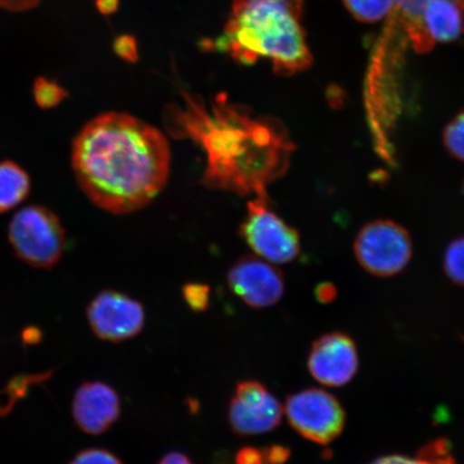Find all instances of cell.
<instances>
[{
  "mask_svg": "<svg viewBox=\"0 0 464 464\" xmlns=\"http://www.w3.org/2000/svg\"><path fill=\"white\" fill-rule=\"evenodd\" d=\"M355 342L343 333L321 336L311 348L307 367L321 384L342 387L350 382L358 371Z\"/></svg>",
  "mask_w": 464,
  "mask_h": 464,
  "instance_id": "11",
  "label": "cell"
},
{
  "mask_svg": "<svg viewBox=\"0 0 464 464\" xmlns=\"http://www.w3.org/2000/svg\"><path fill=\"white\" fill-rule=\"evenodd\" d=\"M371 464H456L449 440L438 439L422 446L413 458L408 456L381 457Z\"/></svg>",
  "mask_w": 464,
  "mask_h": 464,
  "instance_id": "16",
  "label": "cell"
},
{
  "mask_svg": "<svg viewBox=\"0 0 464 464\" xmlns=\"http://www.w3.org/2000/svg\"><path fill=\"white\" fill-rule=\"evenodd\" d=\"M422 22L434 44L456 42L464 36V0H428Z\"/></svg>",
  "mask_w": 464,
  "mask_h": 464,
  "instance_id": "13",
  "label": "cell"
},
{
  "mask_svg": "<svg viewBox=\"0 0 464 464\" xmlns=\"http://www.w3.org/2000/svg\"><path fill=\"white\" fill-rule=\"evenodd\" d=\"M31 188V178L24 168L13 160L0 161V214L22 205Z\"/></svg>",
  "mask_w": 464,
  "mask_h": 464,
  "instance_id": "15",
  "label": "cell"
},
{
  "mask_svg": "<svg viewBox=\"0 0 464 464\" xmlns=\"http://www.w3.org/2000/svg\"><path fill=\"white\" fill-rule=\"evenodd\" d=\"M112 49L121 61L129 63H136L139 61L138 43L132 34H120L114 39Z\"/></svg>",
  "mask_w": 464,
  "mask_h": 464,
  "instance_id": "23",
  "label": "cell"
},
{
  "mask_svg": "<svg viewBox=\"0 0 464 464\" xmlns=\"http://www.w3.org/2000/svg\"><path fill=\"white\" fill-rule=\"evenodd\" d=\"M303 14L304 0H234L223 36L202 45L229 54L242 66L266 58L276 74L292 77L313 63Z\"/></svg>",
  "mask_w": 464,
  "mask_h": 464,
  "instance_id": "3",
  "label": "cell"
},
{
  "mask_svg": "<svg viewBox=\"0 0 464 464\" xmlns=\"http://www.w3.org/2000/svg\"><path fill=\"white\" fill-rule=\"evenodd\" d=\"M118 392L102 382H85L74 393L72 416L85 433L100 435L107 432L121 416Z\"/></svg>",
  "mask_w": 464,
  "mask_h": 464,
  "instance_id": "12",
  "label": "cell"
},
{
  "mask_svg": "<svg viewBox=\"0 0 464 464\" xmlns=\"http://www.w3.org/2000/svg\"><path fill=\"white\" fill-rule=\"evenodd\" d=\"M315 295L318 301L327 304L335 298L336 290L333 284L324 283L316 287Z\"/></svg>",
  "mask_w": 464,
  "mask_h": 464,
  "instance_id": "26",
  "label": "cell"
},
{
  "mask_svg": "<svg viewBox=\"0 0 464 464\" xmlns=\"http://www.w3.org/2000/svg\"><path fill=\"white\" fill-rule=\"evenodd\" d=\"M8 239L17 258L33 268L52 269L63 256L66 231L49 208L31 205L11 218Z\"/></svg>",
  "mask_w": 464,
  "mask_h": 464,
  "instance_id": "4",
  "label": "cell"
},
{
  "mask_svg": "<svg viewBox=\"0 0 464 464\" xmlns=\"http://www.w3.org/2000/svg\"><path fill=\"white\" fill-rule=\"evenodd\" d=\"M40 335H42V334L39 333L38 329H27L24 332V335H23V339H24L26 343L34 344L37 343V342L40 340Z\"/></svg>",
  "mask_w": 464,
  "mask_h": 464,
  "instance_id": "29",
  "label": "cell"
},
{
  "mask_svg": "<svg viewBox=\"0 0 464 464\" xmlns=\"http://www.w3.org/2000/svg\"><path fill=\"white\" fill-rule=\"evenodd\" d=\"M443 143L452 158L464 162V110L445 127Z\"/></svg>",
  "mask_w": 464,
  "mask_h": 464,
  "instance_id": "20",
  "label": "cell"
},
{
  "mask_svg": "<svg viewBox=\"0 0 464 464\" xmlns=\"http://www.w3.org/2000/svg\"><path fill=\"white\" fill-rule=\"evenodd\" d=\"M158 464H194L188 456L181 452L172 451L161 458Z\"/></svg>",
  "mask_w": 464,
  "mask_h": 464,
  "instance_id": "28",
  "label": "cell"
},
{
  "mask_svg": "<svg viewBox=\"0 0 464 464\" xmlns=\"http://www.w3.org/2000/svg\"><path fill=\"white\" fill-rule=\"evenodd\" d=\"M264 450L269 464H284L290 456V450L280 445L268 446Z\"/></svg>",
  "mask_w": 464,
  "mask_h": 464,
  "instance_id": "25",
  "label": "cell"
},
{
  "mask_svg": "<svg viewBox=\"0 0 464 464\" xmlns=\"http://www.w3.org/2000/svg\"><path fill=\"white\" fill-rule=\"evenodd\" d=\"M170 162L164 133L123 112L96 116L72 143V165L80 188L112 214L148 206L166 187Z\"/></svg>",
  "mask_w": 464,
  "mask_h": 464,
  "instance_id": "2",
  "label": "cell"
},
{
  "mask_svg": "<svg viewBox=\"0 0 464 464\" xmlns=\"http://www.w3.org/2000/svg\"><path fill=\"white\" fill-rule=\"evenodd\" d=\"M34 100L42 109H53L68 96V92L53 80L38 78L33 89Z\"/></svg>",
  "mask_w": 464,
  "mask_h": 464,
  "instance_id": "18",
  "label": "cell"
},
{
  "mask_svg": "<svg viewBox=\"0 0 464 464\" xmlns=\"http://www.w3.org/2000/svg\"><path fill=\"white\" fill-rule=\"evenodd\" d=\"M68 464H123V462L107 450L87 449L75 455Z\"/></svg>",
  "mask_w": 464,
  "mask_h": 464,
  "instance_id": "22",
  "label": "cell"
},
{
  "mask_svg": "<svg viewBox=\"0 0 464 464\" xmlns=\"http://www.w3.org/2000/svg\"><path fill=\"white\" fill-rule=\"evenodd\" d=\"M87 318L98 338L120 343L135 338L145 322L143 305L115 290H103L87 306Z\"/></svg>",
  "mask_w": 464,
  "mask_h": 464,
  "instance_id": "9",
  "label": "cell"
},
{
  "mask_svg": "<svg viewBox=\"0 0 464 464\" xmlns=\"http://www.w3.org/2000/svg\"><path fill=\"white\" fill-rule=\"evenodd\" d=\"M393 9L400 24L408 37L416 53H428L433 49L434 44L429 38L423 26L422 14L428 0H394Z\"/></svg>",
  "mask_w": 464,
  "mask_h": 464,
  "instance_id": "14",
  "label": "cell"
},
{
  "mask_svg": "<svg viewBox=\"0 0 464 464\" xmlns=\"http://www.w3.org/2000/svg\"><path fill=\"white\" fill-rule=\"evenodd\" d=\"M240 232L255 255L271 264L292 263L299 256L298 231L271 210L266 190L248 201Z\"/></svg>",
  "mask_w": 464,
  "mask_h": 464,
  "instance_id": "5",
  "label": "cell"
},
{
  "mask_svg": "<svg viewBox=\"0 0 464 464\" xmlns=\"http://www.w3.org/2000/svg\"><path fill=\"white\" fill-rule=\"evenodd\" d=\"M231 292L253 309H266L280 301L285 290L282 272L258 256L241 257L227 275Z\"/></svg>",
  "mask_w": 464,
  "mask_h": 464,
  "instance_id": "10",
  "label": "cell"
},
{
  "mask_svg": "<svg viewBox=\"0 0 464 464\" xmlns=\"http://www.w3.org/2000/svg\"><path fill=\"white\" fill-rule=\"evenodd\" d=\"M285 411L289 425L301 437L328 445L344 430L346 415L339 400L326 391L311 388L289 396Z\"/></svg>",
  "mask_w": 464,
  "mask_h": 464,
  "instance_id": "7",
  "label": "cell"
},
{
  "mask_svg": "<svg viewBox=\"0 0 464 464\" xmlns=\"http://www.w3.org/2000/svg\"><path fill=\"white\" fill-rule=\"evenodd\" d=\"M444 270L452 283L464 287V236L452 241L446 248Z\"/></svg>",
  "mask_w": 464,
  "mask_h": 464,
  "instance_id": "19",
  "label": "cell"
},
{
  "mask_svg": "<svg viewBox=\"0 0 464 464\" xmlns=\"http://www.w3.org/2000/svg\"><path fill=\"white\" fill-rule=\"evenodd\" d=\"M183 103L165 111L168 132L188 139L206 155L201 182L239 196L256 195L286 171L293 143L277 121L218 94L210 104L182 92Z\"/></svg>",
  "mask_w": 464,
  "mask_h": 464,
  "instance_id": "1",
  "label": "cell"
},
{
  "mask_svg": "<svg viewBox=\"0 0 464 464\" xmlns=\"http://www.w3.org/2000/svg\"><path fill=\"white\" fill-rule=\"evenodd\" d=\"M343 3L351 14L362 23L385 20L396 7L394 0H343Z\"/></svg>",
  "mask_w": 464,
  "mask_h": 464,
  "instance_id": "17",
  "label": "cell"
},
{
  "mask_svg": "<svg viewBox=\"0 0 464 464\" xmlns=\"http://www.w3.org/2000/svg\"><path fill=\"white\" fill-rule=\"evenodd\" d=\"M236 464H269L265 450L252 446L237 450L235 457Z\"/></svg>",
  "mask_w": 464,
  "mask_h": 464,
  "instance_id": "24",
  "label": "cell"
},
{
  "mask_svg": "<svg viewBox=\"0 0 464 464\" xmlns=\"http://www.w3.org/2000/svg\"><path fill=\"white\" fill-rule=\"evenodd\" d=\"M96 7L102 15H111L118 11L120 0H96Z\"/></svg>",
  "mask_w": 464,
  "mask_h": 464,
  "instance_id": "27",
  "label": "cell"
},
{
  "mask_svg": "<svg viewBox=\"0 0 464 464\" xmlns=\"http://www.w3.org/2000/svg\"><path fill=\"white\" fill-rule=\"evenodd\" d=\"M183 298L194 312H205L210 304V287L207 284L188 283L182 289Z\"/></svg>",
  "mask_w": 464,
  "mask_h": 464,
  "instance_id": "21",
  "label": "cell"
},
{
  "mask_svg": "<svg viewBox=\"0 0 464 464\" xmlns=\"http://www.w3.org/2000/svg\"><path fill=\"white\" fill-rule=\"evenodd\" d=\"M353 253L370 275L388 277L408 266L413 245L409 231L390 219H376L363 226L353 243Z\"/></svg>",
  "mask_w": 464,
  "mask_h": 464,
  "instance_id": "6",
  "label": "cell"
},
{
  "mask_svg": "<svg viewBox=\"0 0 464 464\" xmlns=\"http://www.w3.org/2000/svg\"><path fill=\"white\" fill-rule=\"evenodd\" d=\"M280 401L257 381H243L237 385L228 408L232 432L248 437L275 430L282 421Z\"/></svg>",
  "mask_w": 464,
  "mask_h": 464,
  "instance_id": "8",
  "label": "cell"
}]
</instances>
